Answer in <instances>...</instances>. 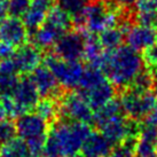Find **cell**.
I'll list each match as a JSON object with an SVG mask.
<instances>
[{
  "mask_svg": "<svg viewBox=\"0 0 157 157\" xmlns=\"http://www.w3.org/2000/svg\"><path fill=\"white\" fill-rule=\"evenodd\" d=\"M91 132L90 124L60 118L49 126L41 157H79L82 146Z\"/></svg>",
  "mask_w": 157,
  "mask_h": 157,
  "instance_id": "1",
  "label": "cell"
},
{
  "mask_svg": "<svg viewBox=\"0 0 157 157\" xmlns=\"http://www.w3.org/2000/svg\"><path fill=\"white\" fill-rule=\"evenodd\" d=\"M100 69L118 90L128 87L135 77L144 69V57L128 46H119L105 51Z\"/></svg>",
  "mask_w": 157,
  "mask_h": 157,
  "instance_id": "2",
  "label": "cell"
},
{
  "mask_svg": "<svg viewBox=\"0 0 157 157\" xmlns=\"http://www.w3.org/2000/svg\"><path fill=\"white\" fill-rule=\"evenodd\" d=\"M118 9L109 0H91L78 15L74 16V22L86 33L100 35L105 29L121 23Z\"/></svg>",
  "mask_w": 157,
  "mask_h": 157,
  "instance_id": "3",
  "label": "cell"
},
{
  "mask_svg": "<svg viewBox=\"0 0 157 157\" xmlns=\"http://www.w3.org/2000/svg\"><path fill=\"white\" fill-rule=\"evenodd\" d=\"M78 87V91L83 94L93 110H96L108 101L113 100L116 93V87L107 78L105 72L94 66L85 68Z\"/></svg>",
  "mask_w": 157,
  "mask_h": 157,
  "instance_id": "4",
  "label": "cell"
},
{
  "mask_svg": "<svg viewBox=\"0 0 157 157\" xmlns=\"http://www.w3.org/2000/svg\"><path fill=\"white\" fill-rule=\"evenodd\" d=\"M15 124L18 136L25 141L32 157H41L49 124L35 111L21 115Z\"/></svg>",
  "mask_w": 157,
  "mask_h": 157,
  "instance_id": "5",
  "label": "cell"
},
{
  "mask_svg": "<svg viewBox=\"0 0 157 157\" xmlns=\"http://www.w3.org/2000/svg\"><path fill=\"white\" fill-rule=\"evenodd\" d=\"M40 94L30 76L24 75L20 78L13 95L1 98L6 115L10 118H17L21 115L33 111L39 102Z\"/></svg>",
  "mask_w": 157,
  "mask_h": 157,
  "instance_id": "6",
  "label": "cell"
},
{
  "mask_svg": "<svg viewBox=\"0 0 157 157\" xmlns=\"http://www.w3.org/2000/svg\"><path fill=\"white\" fill-rule=\"evenodd\" d=\"M119 102L126 117L141 122L156 108V93L153 91H136L126 87L121 91Z\"/></svg>",
  "mask_w": 157,
  "mask_h": 157,
  "instance_id": "7",
  "label": "cell"
},
{
  "mask_svg": "<svg viewBox=\"0 0 157 157\" xmlns=\"http://www.w3.org/2000/svg\"><path fill=\"white\" fill-rule=\"evenodd\" d=\"M44 61L63 90L70 91L79 86L85 71V67L79 61H67L55 54L47 55Z\"/></svg>",
  "mask_w": 157,
  "mask_h": 157,
  "instance_id": "8",
  "label": "cell"
},
{
  "mask_svg": "<svg viewBox=\"0 0 157 157\" xmlns=\"http://www.w3.org/2000/svg\"><path fill=\"white\" fill-rule=\"evenodd\" d=\"M100 132L110 141L113 147L127 139H136L140 132V122L126 117L124 113L108 119L98 126Z\"/></svg>",
  "mask_w": 157,
  "mask_h": 157,
  "instance_id": "9",
  "label": "cell"
},
{
  "mask_svg": "<svg viewBox=\"0 0 157 157\" xmlns=\"http://www.w3.org/2000/svg\"><path fill=\"white\" fill-rule=\"evenodd\" d=\"M61 118L75 122L86 123L92 125L94 123V113L86 99L79 91L70 90L59 99Z\"/></svg>",
  "mask_w": 157,
  "mask_h": 157,
  "instance_id": "10",
  "label": "cell"
},
{
  "mask_svg": "<svg viewBox=\"0 0 157 157\" xmlns=\"http://www.w3.org/2000/svg\"><path fill=\"white\" fill-rule=\"evenodd\" d=\"M85 37L79 30L68 31L54 45V54L67 61H79L84 56Z\"/></svg>",
  "mask_w": 157,
  "mask_h": 157,
  "instance_id": "11",
  "label": "cell"
},
{
  "mask_svg": "<svg viewBox=\"0 0 157 157\" xmlns=\"http://www.w3.org/2000/svg\"><path fill=\"white\" fill-rule=\"evenodd\" d=\"M30 77L41 98L60 99L63 95V88L46 64L37 67L30 74Z\"/></svg>",
  "mask_w": 157,
  "mask_h": 157,
  "instance_id": "12",
  "label": "cell"
},
{
  "mask_svg": "<svg viewBox=\"0 0 157 157\" xmlns=\"http://www.w3.org/2000/svg\"><path fill=\"white\" fill-rule=\"evenodd\" d=\"M125 40L128 47L136 52H144L157 44V29L149 24L138 23L127 29Z\"/></svg>",
  "mask_w": 157,
  "mask_h": 157,
  "instance_id": "13",
  "label": "cell"
},
{
  "mask_svg": "<svg viewBox=\"0 0 157 157\" xmlns=\"http://www.w3.org/2000/svg\"><path fill=\"white\" fill-rule=\"evenodd\" d=\"M12 59H13L15 68L18 74L29 75L37 67L40 66L43 55L40 52V48H38L37 46L31 44H24L20 46L17 51H15Z\"/></svg>",
  "mask_w": 157,
  "mask_h": 157,
  "instance_id": "14",
  "label": "cell"
},
{
  "mask_svg": "<svg viewBox=\"0 0 157 157\" xmlns=\"http://www.w3.org/2000/svg\"><path fill=\"white\" fill-rule=\"evenodd\" d=\"M28 37L29 30L21 18L10 16L6 18L0 25V39L10 44L15 48L26 44Z\"/></svg>",
  "mask_w": 157,
  "mask_h": 157,
  "instance_id": "15",
  "label": "cell"
},
{
  "mask_svg": "<svg viewBox=\"0 0 157 157\" xmlns=\"http://www.w3.org/2000/svg\"><path fill=\"white\" fill-rule=\"evenodd\" d=\"M113 146L102 133L92 131L85 139L79 157H108Z\"/></svg>",
  "mask_w": 157,
  "mask_h": 157,
  "instance_id": "16",
  "label": "cell"
},
{
  "mask_svg": "<svg viewBox=\"0 0 157 157\" xmlns=\"http://www.w3.org/2000/svg\"><path fill=\"white\" fill-rule=\"evenodd\" d=\"M51 8L52 0H31L29 9L22 17L26 29L30 32H33L40 28L46 21Z\"/></svg>",
  "mask_w": 157,
  "mask_h": 157,
  "instance_id": "17",
  "label": "cell"
},
{
  "mask_svg": "<svg viewBox=\"0 0 157 157\" xmlns=\"http://www.w3.org/2000/svg\"><path fill=\"white\" fill-rule=\"evenodd\" d=\"M64 35V32L59 30L56 26L45 21L43 25L32 32V41L33 45L40 49H47L54 47L56 41Z\"/></svg>",
  "mask_w": 157,
  "mask_h": 157,
  "instance_id": "18",
  "label": "cell"
},
{
  "mask_svg": "<svg viewBox=\"0 0 157 157\" xmlns=\"http://www.w3.org/2000/svg\"><path fill=\"white\" fill-rule=\"evenodd\" d=\"M130 24L127 22H121L118 25L111 26L102 31L99 35V40L105 51H113L121 46L125 37Z\"/></svg>",
  "mask_w": 157,
  "mask_h": 157,
  "instance_id": "19",
  "label": "cell"
},
{
  "mask_svg": "<svg viewBox=\"0 0 157 157\" xmlns=\"http://www.w3.org/2000/svg\"><path fill=\"white\" fill-rule=\"evenodd\" d=\"M35 113L46 121L51 126L61 118L60 101L59 99L53 98H43V100H39L38 105H36Z\"/></svg>",
  "mask_w": 157,
  "mask_h": 157,
  "instance_id": "20",
  "label": "cell"
},
{
  "mask_svg": "<svg viewBox=\"0 0 157 157\" xmlns=\"http://www.w3.org/2000/svg\"><path fill=\"white\" fill-rule=\"evenodd\" d=\"M105 49L101 45L99 37L96 35L87 33L85 37V44H84V56L86 61L90 63V66H94L100 68V64L102 62L103 55H105Z\"/></svg>",
  "mask_w": 157,
  "mask_h": 157,
  "instance_id": "21",
  "label": "cell"
},
{
  "mask_svg": "<svg viewBox=\"0 0 157 157\" xmlns=\"http://www.w3.org/2000/svg\"><path fill=\"white\" fill-rule=\"evenodd\" d=\"M134 17L140 24L153 25L157 15V0H136L134 4Z\"/></svg>",
  "mask_w": 157,
  "mask_h": 157,
  "instance_id": "22",
  "label": "cell"
},
{
  "mask_svg": "<svg viewBox=\"0 0 157 157\" xmlns=\"http://www.w3.org/2000/svg\"><path fill=\"white\" fill-rule=\"evenodd\" d=\"M46 21L54 26H56L59 30H61L64 33L68 32L74 24V17L60 6H55V7L52 6Z\"/></svg>",
  "mask_w": 157,
  "mask_h": 157,
  "instance_id": "23",
  "label": "cell"
},
{
  "mask_svg": "<svg viewBox=\"0 0 157 157\" xmlns=\"http://www.w3.org/2000/svg\"><path fill=\"white\" fill-rule=\"evenodd\" d=\"M121 113H124L121 102L118 99L113 98V100L108 101L105 105L98 108L94 111V124L96 125V127L100 126L102 123L107 122L108 119L115 117V116H118Z\"/></svg>",
  "mask_w": 157,
  "mask_h": 157,
  "instance_id": "24",
  "label": "cell"
},
{
  "mask_svg": "<svg viewBox=\"0 0 157 157\" xmlns=\"http://www.w3.org/2000/svg\"><path fill=\"white\" fill-rule=\"evenodd\" d=\"M0 157H32V155L25 141L21 138H15L0 146Z\"/></svg>",
  "mask_w": 157,
  "mask_h": 157,
  "instance_id": "25",
  "label": "cell"
},
{
  "mask_svg": "<svg viewBox=\"0 0 157 157\" xmlns=\"http://www.w3.org/2000/svg\"><path fill=\"white\" fill-rule=\"evenodd\" d=\"M131 88H134L136 91H153L155 88V79H154V75L151 70L148 68H144L141 72H140L135 79L132 82V84L128 86Z\"/></svg>",
  "mask_w": 157,
  "mask_h": 157,
  "instance_id": "26",
  "label": "cell"
},
{
  "mask_svg": "<svg viewBox=\"0 0 157 157\" xmlns=\"http://www.w3.org/2000/svg\"><path fill=\"white\" fill-rule=\"evenodd\" d=\"M17 74H6L0 72V98H7L13 95L18 84Z\"/></svg>",
  "mask_w": 157,
  "mask_h": 157,
  "instance_id": "27",
  "label": "cell"
},
{
  "mask_svg": "<svg viewBox=\"0 0 157 157\" xmlns=\"http://www.w3.org/2000/svg\"><path fill=\"white\" fill-rule=\"evenodd\" d=\"M134 157H157L155 149V140L138 136L135 144Z\"/></svg>",
  "mask_w": 157,
  "mask_h": 157,
  "instance_id": "28",
  "label": "cell"
},
{
  "mask_svg": "<svg viewBox=\"0 0 157 157\" xmlns=\"http://www.w3.org/2000/svg\"><path fill=\"white\" fill-rule=\"evenodd\" d=\"M16 134L17 130L15 123L9 119H2L0 122V146L15 139Z\"/></svg>",
  "mask_w": 157,
  "mask_h": 157,
  "instance_id": "29",
  "label": "cell"
},
{
  "mask_svg": "<svg viewBox=\"0 0 157 157\" xmlns=\"http://www.w3.org/2000/svg\"><path fill=\"white\" fill-rule=\"evenodd\" d=\"M136 139H127L123 144L116 146L108 157H134Z\"/></svg>",
  "mask_w": 157,
  "mask_h": 157,
  "instance_id": "30",
  "label": "cell"
},
{
  "mask_svg": "<svg viewBox=\"0 0 157 157\" xmlns=\"http://www.w3.org/2000/svg\"><path fill=\"white\" fill-rule=\"evenodd\" d=\"M59 6L67 10L74 17L83 10L91 0H57Z\"/></svg>",
  "mask_w": 157,
  "mask_h": 157,
  "instance_id": "31",
  "label": "cell"
},
{
  "mask_svg": "<svg viewBox=\"0 0 157 157\" xmlns=\"http://www.w3.org/2000/svg\"><path fill=\"white\" fill-rule=\"evenodd\" d=\"M31 0H8V13L10 16L22 18L29 9Z\"/></svg>",
  "mask_w": 157,
  "mask_h": 157,
  "instance_id": "32",
  "label": "cell"
},
{
  "mask_svg": "<svg viewBox=\"0 0 157 157\" xmlns=\"http://www.w3.org/2000/svg\"><path fill=\"white\" fill-rule=\"evenodd\" d=\"M144 62L146 68L149 70H156L157 69V44L151 46L150 48L146 49L144 52Z\"/></svg>",
  "mask_w": 157,
  "mask_h": 157,
  "instance_id": "33",
  "label": "cell"
},
{
  "mask_svg": "<svg viewBox=\"0 0 157 157\" xmlns=\"http://www.w3.org/2000/svg\"><path fill=\"white\" fill-rule=\"evenodd\" d=\"M14 53H15V47L14 46L0 39V61L12 59Z\"/></svg>",
  "mask_w": 157,
  "mask_h": 157,
  "instance_id": "34",
  "label": "cell"
},
{
  "mask_svg": "<svg viewBox=\"0 0 157 157\" xmlns=\"http://www.w3.org/2000/svg\"><path fill=\"white\" fill-rule=\"evenodd\" d=\"M113 5H115L116 7L121 9H125V8H130L132 6H134L135 1L136 0H109Z\"/></svg>",
  "mask_w": 157,
  "mask_h": 157,
  "instance_id": "35",
  "label": "cell"
},
{
  "mask_svg": "<svg viewBox=\"0 0 157 157\" xmlns=\"http://www.w3.org/2000/svg\"><path fill=\"white\" fill-rule=\"evenodd\" d=\"M8 0H0V25L8 15Z\"/></svg>",
  "mask_w": 157,
  "mask_h": 157,
  "instance_id": "36",
  "label": "cell"
},
{
  "mask_svg": "<svg viewBox=\"0 0 157 157\" xmlns=\"http://www.w3.org/2000/svg\"><path fill=\"white\" fill-rule=\"evenodd\" d=\"M6 116H7V115H6V110H5V107H4V105H2L1 98H0V122H1L2 119H5Z\"/></svg>",
  "mask_w": 157,
  "mask_h": 157,
  "instance_id": "37",
  "label": "cell"
},
{
  "mask_svg": "<svg viewBox=\"0 0 157 157\" xmlns=\"http://www.w3.org/2000/svg\"><path fill=\"white\" fill-rule=\"evenodd\" d=\"M155 113L157 115V91H156V108H155Z\"/></svg>",
  "mask_w": 157,
  "mask_h": 157,
  "instance_id": "38",
  "label": "cell"
},
{
  "mask_svg": "<svg viewBox=\"0 0 157 157\" xmlns=\"http://www.w3.org/2000/svg\"><path fill=\"white\" fill-rule=\"evenodd\" d=\"M155 149H156V154H157V138L155 140Z\"/></svg>",
  "mask_w": 157,
  "mask_h": 157,
  "instance_id": "39",
  "label": "cell"
},
{
  "mask_svg": "<svg viewBox=\"0 0 157 157\" xmlns=\"http://www.w3.org/2000/svg\"><path fill=\"white\" fill-rule=\"evenodd\" d=\"M155 24H156V29H157V15H156V20H155Z\"/></svg>",
  "mask_w": 157,
  "mask_h": 157,
  "instance_id": "40",
  "label": "cell"
},
{
  "mask_svg": "<svg viewBox=\"0 0 157 157\" xmlns=\"http://www.w3.org/2000/svg\"><path fill=\"white\" fill-rule=\"evenodd\" d=\"M63 157H69V156H63Z\"/></svg>",
  "mask_w": 157,
  "mask_h": 157,
  "instance_id": "41",
  "label": "cell"
}]
</instances>
